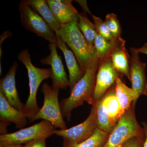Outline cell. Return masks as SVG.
Returning <instances> with one entry per match:
<instances>
[{"label":"cell","instance_id":"cell-1","mask_svg":"<svg viewBox=\"0 0 147 147\" xmlns=\"http://www.w3.org/2000/svg\"><path fill=\"white\" fill-rule=\"evenodd\" d=\"M78 19L69 24L61 25L56 33L73 52L84 72L99 64L92 52L88 43L79 29Z\"/></svg>","mask_w":147,"mask_h":147},{"label":"cell","instance_id":"cell-2","mask_svg":"<svg viewBox=\"0 0 147 147\" xmlns=\"http://www.w3.org/2000/svg\"><path fill=\"white\" fill-rule=\"evenodd\" d=\"M98 64L87 69L84 76L74 85L70 95L60 102L62 115L68 121L71 119L74 109L83 105L85 102L92 105Z\"/></svg>","mask_w":147,"mask_h":147},{"label":"cell","instance_id":"cell-3","mask_svg":"<svg viewBox=\"0 0 147 147\" xmlns=\"http://www.w3.org/2000/svg\"><path fill=\"white\" fill-rule=\"evenodd\" d=\"M18 59L25 66L28 71L30 94L25 104L24 113L31 121L40 109L37 102L38 90L44 80L51 77V69L38 68L34 65L27 49L22 50L18 54Z\"/></svg>","mask_w":147,"mask_h":147},{"label":"cell","instance_id":"cell-4","mask_svg":"<svg viewBox=\"0 0 147 147\" xmlns=\"http://www.w3.org/2000/svg\"><path fill=\"white\" fill-rule=\"evenodd\" d=\"M136 102H133L118 121L111 131L103 147H121L129 139L144 134V129L136 119L135 108Z\"/></svg>","mask_w":147,"mask_h":147},{"label":"cell","instance_id":"cell-5","mask_svg":"<svg viewBox=\"0 0 147 147\" xmlns=\"http://www.w3.org/2000/svg\"><path fill=\"white\" fill-rule=\"evenodd\" d=\"M59 90L51 87L47 83L42 84L41 91L44 96L43 105L30 122L41 119L49 121L55 128L67 129L59 101Z\"/></svg>","mask_w":147,"mask_h":147},{"label":"cell","instance_id":"cell-6","mask_svg":"<svg viewBox=\"0 0 147 147\" xmlns=\"http://www.w3.org/2000/svg\"><path fill=\"white\" fill-rule=\"evenodd\" d=\"M18 9L22 26L30 31L49 41L56 43L57 36L48 23L29 5L26 1L19 3Z\"/></svg>","mask_w":147,"mask_h":147},{"label":"cell","instance_id":"cell-7","mask_svg":"<svg viewBox=\"0 0 147 147\" xmlns=\"http://www.w3.org/2000/svg\"><path fill=\"white\" fill-rule=\"evenodd\" d=\"M56 129L48 121H41L18 131L1 134L0 144L21 145L39 138L48 137L54 134Z\"/></svg>","mask_w":147,"mask_h":147},{"label":"cell","instance_id":"cell-8","mask_svg":"<svg viewBox=\"0 0 147 147\" xmlns=\"http://www.w3.org/2000/svg\"><path fill=\"white\" fill-rule=\"evenodd\" d=\"M98 128L96 110L92 105L90 112L84 121L71 128L55 129L54 134L62 137L63 143L74 144L84 142L92 135Z\"/></svg>","mask_w":147,"mask_h":147},{"label":"cell","instance_id":"cell-9","mask_svg":"<svg viewBox=\"0 0 147 147\" xmlns=\"http://www.w3.org/2000/svg\"><path fill=\"white\" fill-rule=\"evenodd\" d=\"M122 76L114 68L110 58L99 62L92 97V105L99 101L115 85L117 79Z\"/></svg>","mask_w":147,"mask_h":147},{"label":"cell","instance_id":"cell-10","mask_svg":"<svg viewBox=\"0 0 147 147\" xmlns=\"http://www.w3.org/2000/svg\"><path fill=\"white\" fill-rule=\"evenodd\" d=\"M129 62V81L131 88L139 98L141 96H147V79L146 77V64L140 60L139 54L135 47H131Z\"/></svg>","mask_w":147,"mask_h":147},{"label":"cell","instance_id":"cell-11","mask_svg":"<svg viewBox=\"0 0 147 147\" xmlns=\"http://www.w3.org/2000/svg\"><path fill=\"white\" fill-rule=\"evenodd\" d=\"M50 55L40 61L42 65H48L51 67L50 78L53 81V87L58 89H65L69 86V79L64 69L61 57L57 52L56 43H50Z\"/></svg>","mask_w":147,"mask_h":147},{"label":"cell","instance_id":"cell-12","mask_svg":"<svg viewBox=\"0 0 147 147\" xmlns=\"http://www.w3.org/2000/svg\"><path fill=\"white\" fill-rule=\"evenodd\" d=\"M1 134H6V127L9 124L14 123L16 127L22 129L28 123V118L23 112L12 106L0 92Z\"/></svg>","mask_w":147,"mask_h":147},{"label":"cell","instance_id":"cell-13","mask_svg":"<svg viewBox=\"0 0 147 147\" xmlns=\"http://www.w3.org/2000/svg\"><path fill=\"white\" fill-rule=\"evenodd\" d=\"M18 66L17 63L14 62L5 76L1 79L0 92L11 105L24 113L25 104L19 98L16 86L15 75Z\"/></svg>","mask_w":147,"mask_h":147},{"label":"cell","instance_id":"cell-14","mask_svg":"<svg viewBox=\"0 0 147 147\" xmlns=\"http://www.w3.org/2000/svg\"><path fill=\"white\" fill-rule=\"evenodd\" d=\"M56 43L57 47L62 51L64 56L69 71V87L71 91L74 85L84 76L85 72L82 70L73 52L69 50L67 44L57 36Z\"/></svg>","mask_w":147,"mask_h":147},{"label":"cell","instance_id":"cell-15","mask_svg":"<svg viewBox=\"0 0 147 147\" xmlns=\"http://www.w3.org/2000/svg\"><path fill=\"white\" fill-rule=\"evenodd\" d=\"M125 40L121 37L117 40L109 58L116 70L129 80L130 56L125 48Z\"/></svg>","mask_w":147,"mask_h":147},{"label":"cell","instance_id":"cell-16","mask_svg":"<svg viewBox=\"0 0 147 147\" xmlns=\"http://www.w3.org/2000/svg\"><path fill=\"white\" fill-rule=\"evenodd\" d=\"M70 0H47L48 5L57 21L61 24L71 23L78 19L79 12Z\"/></svg>","mask_w":147,"mask_h":147},{"label":"cell","instance_id":"cell-17","mask_svg":"<svg viewBox=\"0 0 147 147\" xmlns=\"http://www.w3.org/2000/svg\"><path fill=\"white\" fill-rule=\"evenodd\" d=\"M115 85L101 99L102 105L105 113L113 123L116 125L124 113L116 96Z\"/></svg>","mask_w":147,"mask_h":147},{"label":"cell","instance_id":"cell-18","mask_svg":"<svg viewBox=\"0 0 147 147\" xmlns=\"http://www.w3.org/2000/svg\"><path fill=\"white\" fill-rule=\"evenodd\" d=\"M33 9L36 11L52 28L55 32L61 28V24L56 19L47 1L45 0H26Z\"/></svg>","mask_w":147,"mask_h":147},{"label":"cell","instance_id":"cell-19","mask_svg":"<svg viewBox=\"0 0 147 147\" xmlns=\"http://www.w3.org/2000/svg\"><path fill=\"white\" fill-rule=\"evenodd\" d=\"M115 90L116 96L123 113L130 108L132 102H137L138 98L135 92L123 83L121 78L117 79Z\"/></svg>","mask_w":147,"mask_h":147},{"label":"cell","instance_id":"cell-20","mask_svg":"<svg viewBox=\"0 0 147 147\" xmlns=\"http://www.w3.org/2000/svg\"><path fill=\"white\" fill-rule=\"evenodd\" d=\"M78 18V26L79 29L88 43L92 52L96 57L94 41L97 34V32L94 23L90 21L85 12L79 13Z\"/></svg>","mask_w":147,"mask_h":147},{"label":"cell","instance_id":"cell-21","mask_svg":"<svg viewBox=\"0 0 147 147\" xmlns=\"http://www.w3.org/2000/svg\"><path fill=\"white\" fill-rule=\"evenodd\" d=\"M117 39L109 40L97 33L94 39V47L96 57L98 63L109 58L110 53Z\"/></svg>","mask_w":147,"mask_h":147},{"label":"cell","instance_id":"cell-22","mask_svg":"<svg viewBox=\"0 0 147 147\" xmlns=\"http://www.w3.org/2000/svg\"><path fill=\"white\" fill-rule=\"evenodd\" d=\"M109 135V133L97 128L90 137L84 142L74 144L63 143V147H103Z\"/></svg>","mask_w":147,"mask_h":147},{"label":"cell","instance_id":"cell-23","mask_svg":"<svg viewBox=\"0 0 147 147\" xmlns=\"http://www.w3.org/2000/svg\"><path fill=\"white\" fill-rule=\"evenodd\" d=\"M93 105L95 106L96 110L98 128L110 134L116 125L113 123L107 113H105L102 105L101 99Z\"/></svg>","mask_w":147,"mask_h":147},{"label":"cell","instance_id":"cell-24","mask_svg":"<svg viewBox=\"0 0 147 147\" xmlns=\"http://www.w3.org/2000/svg\"><path fill=\"white\" fill-rule=\"evenodd\" d=\"M104 21L114 39H118L121 37V28L116 14L113 13H108L105 16Z\"/></svg>","mask_w":147,"mask_h":147},{"label":"cell","instance_id":"cell-25","mask_svg":"<svg viewBox=\"0 0 147 147\" xmlns=\"http://www.w3.org/2000/svg\"><path fill=\"white\" fill-rule=\"evenodd\" d=\"M92 16L98 34L105 39L109 40L115 39L113 38V36L108 29L105 21H102L99 17L92 14Z\"/></svg>","mask_w":147,"mask_h":147},{"label":"cell","instance_id":"cell-26","mask_svg":"<svg viewBox=\"0 0 147 147\" xmlns=\"http://www.w3.org/2000/svg\"><path fill=\"white\" fill-rule=\"evenodd\" d=\"M145 138L144 134L136 136L125 142L121 147H143Z\"/></svg>","mask_w":147,"mask_h":147},{"label":"cell","instance_id":"cell-27","mask_svg":"<svg viewBox=\"0 0 147 147\" xmlns=\"http://www.w3.org/2000/svg\"><path fill=\"white\" fill-rule=\"evenodd\" d=\"M45 138H39L32 140L25 145H22V147H47Z\"/></svg>","mask_w":147,"mask_h":147},{"label":"cell","instance_id":"cell-28","mask_svg":"<svg viewBox=\"0 0 147 147\" xmlns=\"http://www.w3.org/2000/svg\"><path fill=\"white\" fill-rule=\"evenodd\" d=\"M142 124L143 125V128L144 129L145 135L143 147H147V123L145 122H143L142 123Z\"/></svg>","mask_w":147,"mask_h":147},{"label":"cell","instance_id":"cell-29","mask_svg":"<svg viewBox=\"0 0 147 147\" xmlns=\"http://www.w3.org/2000/svg\"><path fill=\"white\" fill-rule=\"evenodd\" d=\"M136 48V50L139 53H142L147 55V42H145L142 47Z\"/></svg>","mask_w":147,"mask_h":147},{"label":"cell","instance_id":"cell-30","mask_svg":"<svg viewBox=\"0 0 147 147\" xmlns=\"http://www.w3.org/2000/svg\"><path fill=\"white\" fill-rule=\"evenodd\" d=\"M77 1L82 6L85 12H88L89 13H90V11L88 9V7H87L86 1Z\"/></svg>","mask_w":147,"mask_h":147},{"label":"cell","instance_id":"cell-31","mask_svg":"<svg viewBox=\"0 0 147 147\" xmlns=\"http://www.w3.org/2000/svg\"><path fill=\"white\" fill-rule=\"evenodd\" d=\"M0 147H22V145L15 144H0Z\"/></svg>","mask_w":147,"mask_h":147}]
</instances>
